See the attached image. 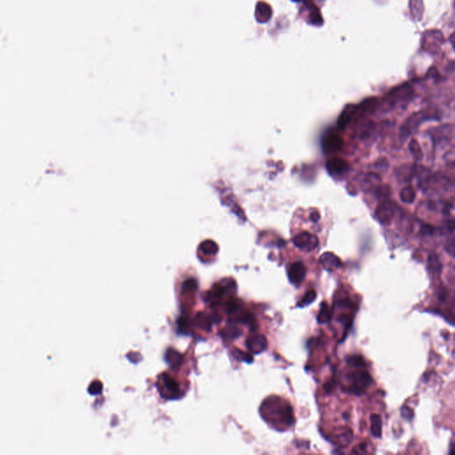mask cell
<instances>
[{
  "label": "cell",
  "instance_id": "6da1fadb",
  "mask_svg": "<svg viewBox=\"0 0 455 455\" xmlns=\"http://www.w3.org/2000/svg\"><path fill=\"white\" fill-rule=\"evenodd\" d=\"M265 406V405H263ZM268 418L274 419L284 426H291L295 422V416L291 406L286 404H267Z\"/></svg>",
  "mask_w": 455,
  "mask_h": 455
},
{
  "label": "cell",
  "instance_id": "7a4b0ae2",
  "mask_svg": "<svg viewBox=\"0 0 455 455\" xmlns=\"http://www.w3.org/2000/svg\"><path fill=\"white\" fill-rule=\"evenodd\" d=\"M349 375V391L355 395H362L368 388L371 382V377L368 371L363 368H356Z\"/></svg>",
  "mask_w": 455,
  "mask_h": 455
},
{
  "label": "cell",
  "instance_id": "3957f363",
  "mask_svg": "<svg viewBox=\"0 0 455 455\" xmlns=\"http://www.w3.org/2000/svg\"><path fill=\"white\" fill-rule=\"evenodd\" d=\"M294 244L296 247L304 251H313L318 247V238L309 232H301L294 238Z\"/></svg>",
  "mask_w": 455,
  "mask_h": 455
},
{
  "label": "cell",
  "instance_id": "277c9868",
  "mask_svg": "<svg viewBox=\"0 0 455 455\" xmlns=\"http://www.w3.org/2000/svg\"><path fill=\"white\" fill-rule=\"evenodd\" d=\"M248 350L253 354H260L268 347V341L262 335H252L248 336L245 341Z\"/></svg>",
  "mask_w": 455,
  "mask_h": 455
},
{
  "label": "cell",
  "instance_id": "5b68a950",
  "mask_svg": "<svg viewBox=\"0 0 455 455\" xmlns=\"http://www.w3.org/2000/svg\"><path fill=\"white\" fill-rule=\"evenodd\" d=\"M395 214V206L390 201H384L379 204L376 210V218L382 224H388Z\"/></svg>",
  "mask_w": 455,
  "mask_h": 455
},
{
  "label": "cell",
  "instance_id": "8992f818",
  "mask_svg": "<svg viewBox=\"0 0 455 455\" xmlns=\"http://www.w3.org/2000/svg\"><path fill=\"white\" fill-rule=\"evenodd\" d=\"M306 267L305 265L301 262L297 261L295 262L289 267L288 270V278L292 284H301V282L304 280L305 276H306Z\"/></svg>",
  "mask_w": 455,
  "mask_h": 455
},
{
  "label": "cell",
  "instance_id": "52a82bcc",
  "mask_svg": "<svg viewBox=\"0 0 455 455\" xmlns=\"http://www.w3.org/2000/svg\"><path fill=\"white\" fill-rule=\"evenodd\" d=\"M342 140L336 133H329L326 134L323 141V148L325 152H335L341 150L342 147Z\"/></svg>",
  "mask_w": 455,
  "mask_h": 455
},
{
  "label": "cell",
  "instance_id": "ba28073f",
  "mask_svg": "<svg viewBox=\"0 0 455 455\" xmlns=\"http://www.w3.org/2000/svg\"><path fill=\"white\" fill-rule=\"evenodd\" d=\"M320 262L326 271H333L341 267L340 258L333 253H325L320 257Z\"/></svg>",
  "mask_w": 455,
  "mask_h": 455
},
{
  "label": "cell",
  "instance_id": "9c48e42d",
  "mask_svg": "<svg viewBox=\"0 0 455 455\" xmlns=\"http://www.w3.org/2000/svg\"><path fill=\"white\" fill-rule=\"evenodd\" d=\"M348 164L346 161L339 158V157H334L330 160L327 161L326 163V168L328 172L331 174H341L345 173V171L348 169Z\"/></svg>",
  "mask_w": 455,
  "mask_h": 455
},
{
  "label": "cell",
  "instance_id": "30bf717a",
  "mask_svg": "<svg viewBox=\"0 0 455 455\" xmlns=\"http://www.w3.org/2000/svg\"><path fill=\"white\" fill-rule=\"evenodd\" d=\"M162 386L166 390L167 394H170L171 397L177 395L180 392V388L178 382L174 379L171 378L167 374H164L162 377Z\"/></svg>",
  "mask_w": 455,
  "mask_h": 455
},
{
  "label": "cell",
  "instance_id": "8fae6325",
  "mask_svg": "<svg viewBox=\"0 0 455 455\" xmlns=\"http://www.w3.org/2000/svg\"><path fill=\"white\" fill-rule=\"evenodd\" d=\"M218 252V245L213 240H204L198 247V254L204 256H214Z\"/></svg>",
  "mask_w": 455,
  "mask_h": 455
},
{
  "label": "cell",
  "instance_id": "7c38bea8",
  "mask_svg": "<svg viewBox=\"0 0 455 455\" xmlns=\"http://www.w3.org/2000/svg\"><path fill=\"white\" fill-rule=\"evenodd\" d=\"M182 359H183V357L181 353L178 352L177 350L172 349V348L168 349L167 354H166V361L168 362L172 367L180 366L182 363Z\"/></svg>",
  "mask_w": 455,
  "mask_h": 455
},
{
  "label": "cell",
  "instance_id": "4fadbf2b",
  "mask_svg": "<svg viewBox=\"0 0 455 455\" xmlns=\"http://www.w3.org/2000/svg\"><path fill=\"white\" fill-rule=\"evenodd\" d=\"M332 312L331 308L327 304V302H322L320 306V309L318 312V321L319 324H325L331 320Z\"/></svg>",
  "mask_w": 455,
  "mask_h": 455
},
{
  "label": "cell",
  "instance_id": "5bb4252c",
  "mask_svg": "<svg viewBox=\"0 0 455 455\" xmlns=\"http://www.w3.org/2000/svg\"><path fill=\"white\" fill-rule=\"evenodd\" d=\"M371 432L375 438L382 437V422L378 415H371Z\"/></svg>",
  "mask_w": 455,
  "mask_h": 455
},
{
  "label": "cell",
  "instance_id": "9a60e30c",
  "mask_svg": "<svg viewBox=\"0 0 455 455\" xmlns=\"http://www.w3.org/2000/svg\"><path fill=\"white\" fill-rule=\"evenodd\" d=\"M212 322L213 319L211 317L204 313H198L196 317L197 325L204 331L209 332L211 330Z\"/></svg>",
  "mask_w": 455,
  "mask_h": 455
},
{
  "label": "cell",
  "instance_id": "2e32d148",
  "mask_svg": "<svg viewBox=\"0 0 455 455\" xmlns=\"http://www.w3.org/2000/svg\"><path fill=\"white\" fill-rule=\"evenodd\" d=\"M428 270L433 272L434 274H439L441 272L442 263L438 255L435 254L429 255L428 260Z\"/></svg>",
  "mask_w": 455,
  "mask_h": 455
},
{
  "label": "cell",
  "instance_id": "e0dca14e",
  "mask_svg": "<svg viewBox=\"0 0 455 455\" xmlns=\"http://www.w3.org/2000/svg\"><path fill=\"white\" fill-rule=\"evenodd\" d=\"M415 198H416V193H415V191L413 190V188L410 187H405L400 191V198H401V200L403 202H405V203H407V204H411L412 203L413 201L415 200Z\"/></svg>",
  "mask_w": 455,
  "mask_h": 455
},
{
  "label": "cell",
  "instance_id": "ac0fdd59",
  "mask_svg": "<svg viewBox=\"0 0 455 455\" xmlns=\"http://www.w3.org/2000/svg\"><path fill=\"white\" fill-rule=\"evenodd\" d=\"M346 361H347L348 365H350L352 367H355V368H364L366 365L365 359L359 355L349 356L346 359Z\"/></svg>",
  "mask_w": 455,
  "mask_h": 455
},
{
  "label": "cell",
  "instance_id": "d6986e66",
  "mask_svg": "<svg viewBox=\"0 0 455 455\" xmlns=\"http://www.w3.org/2000/svg\"><path fill=\"white\" fill-rule=\"evenodd\" d=\"M409 150L411 151L412 157H415L416 160H421L422 159V157H423L422 148H421V145H420L417 140L412 139V141H410Z\"/></svg>",
  "mask_w": 455,
  "mask_h": 455
},
{
  "label": "cell",
  "instance_id": "ffe728a7",
  "mask_svg": "<svg viewBox=\"0 0 455 455\" xmlns=\"http://www.w3.org/2000/svg\"><path fill=\"white\" fill-rule=\"evenodd\" d=\"M317 297V293L314 290H311L305 294L304 296L299 301L297 306L298 307H306L308 305L312 304Z\"/></svg>",
  "mask_w": 455,
  "mask_h": 455
},
{
  "label": "cell",
  "instance_id": "44dd1931",
  "mask_svg": "<svg viewBox=\"0 0 455 455\" xmlns=\"http://www.w3.org/2000/svg\"><path fill=\"white\" fill-rule=\"evenodd\" d=\"M240 335H241L240 329L237 327V326H235V325L228 326L223 331V337L225 339H228V340H233V339L238 338Z\"/></svg>",
  "mask_w": 455,
  "mask_h": 455
},
{
  "label": "cell",
  "instance_id": "7402d4cb",
  "mask_svg": "<svg viewBox=\"0 0 455 455\" xmlns=\"http://www.w3.org/2000/svg\"><path fill=\"white\" fill-rule=\"evenodd\" d=\"M338 442L340 444L343 445H347L350 443L352 439V432L350 429H345L344 431L341 432V434L337 437Z\"/></svg>",
  "mask_w": 455,
  "mask_h": 455
},
{
  "label": "cell",
  "instance_id": "603a6c76",
  "mask_svg": "<svg viewBox=\"0 0 455 455\" xmlns=\"http://www.w3.org/2000/svg\"><path fill=\"white\" fill-rule=\"evenodd\" d=\"M197 288H198L197 281L195 280L194 278H190L183 283L182 291L184 293H192V292L196 291Z\"/></svg>",
  "mask_w": 455,
  "mask_h": 455
},
{
  "label": "cell",
  "instance_id": "cb8c5ba5",
  "mask_svg": "<svg viewBox=\"0 0 455 455\" xmlns=\"http://www.w3.org/2000/svg\"><path fill=\"white\" fill-rule=\"evenodd\" d=\"M233 356L238 360H242V361L247 362V363L254 361V358L253 357L248 355V354L244 353V352L241 351V350H239V349H235L234 351H233Z\"/></svg>",
  "mask_w": 455,
  "mask_h": 455
},
{
  "label": "cell",
  "instance_id": "d4e9b609",
  "mask_svg": "<svg viewBox=\"0 0 455 455\" xmlns=\"http://www.w3.org/2000/svg\"><path fill=\"white\" fill-rule=\"evenodd\" d=\"M102 390V384L99 381H94L91 383L89 388H88V392L91 395H98L100 394Z\"/></svg>",
  "mask_w": 455,
  "mask_h": 455
},
{
  "label": "cell",
  "instance_id": "484cf974",
  "mask_svg": "<svg viewBox=\"0 0 455 455\" xmlns=\"http://www.w3.org/2000/svg\"><path fill=\"white\" fill-rule=\"evenodd\" d=\"M445 248L449 255L455 257V234L446 241Z\"/></svg>",
  "mask_w": 455,
  "mask_h": 455
},
{
  "label": "cell",
  "instance_id": "4316f807",
  "mask_svg": "<svg viewBox=\"0 0 455 455\" xmlns=\"http://www.w3.org/2000/svg\"><path fill=\"white\" fill-rule=\"evenodd\" d=\"M401 416L406 421H411L413 418L415 413H413L412 409L410 408L408 406L404 405L401 408Z\"/></svg>",
  "mask_w": 455,
  "mask_h": 455
},
{
  "label": "cell",
  "instance_id": "83f0119b",
  "mask_svg": "<svg viewBox=\"0 0 455 455\" xmlns=\"http://www.w3.org/2000/svg\"><path fill=\"white\" fill-rule=\"evenodd\" d=\"M449 453H450V454H455V444H452V445H451Z\"/></svg>",
  "mask_w": 455,
  "mask_h": 455
}]
</instances>
